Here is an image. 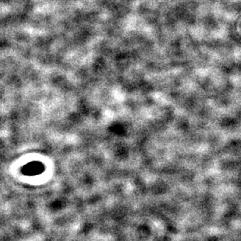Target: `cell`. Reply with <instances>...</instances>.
<instances>
[{
    "label": "cell",
    "mask_w": 241,
    "mask_h": 241,
    "mask_svg": "<svg viewBox=\"0 0 241 241\" xmlns=\"http://www.w3.org/2000/svg\"><path fill=\"white\" fill-rule=\"evenodd\" d=\"M26 170L28 171L29 174H38L39 172H42V165L40 164H35V163H31L30 165L27 166V169Z\"/></svg>",
    "instance_id": "6da1fadb"
}]
</instances>
